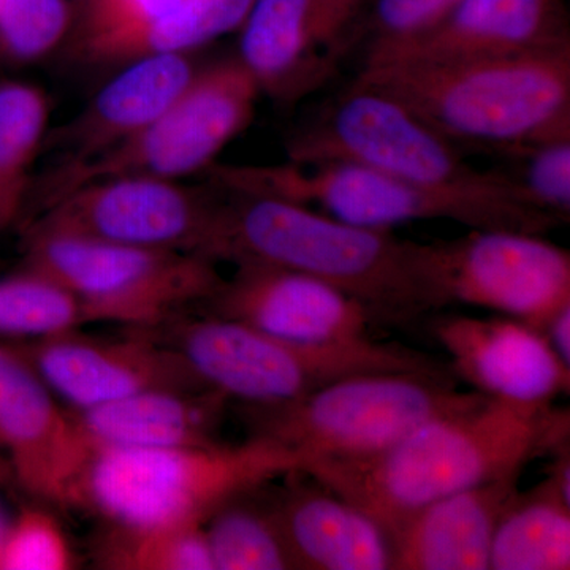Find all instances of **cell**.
Here are the masks:
<instances>
[{"instance_id": "15", "label": "cell", "mask_w": 570, "mask_h": 570, "mask_svg": "<svg viewBox=\"0 0 570 570\" xmlns=\"http://www.w3.org/2000/svg\"><path fill=\"white\" fill-rule=\"evenodd\" d=\"M56 396L75 411L149 390L209 392L183 355L149 332L97 340L78 330L14 347Z\"/></svg>"}, {"instance_id": "3", "label": "cell", "mask_w": 570, "mask_h": 570, "mask_svg": "<svg viewBox=\"0 0 570 570\" xmlns=\"http://www.w3.org/2000/svg\"><path fill=\"white\" fill-rule=\"evenodd\" d=\"M292 163L351 160L449 202L469 228L546 235L564 224L504 170H479L463 149L396 97L354 80L288 135Z\"/></svg>"}, {"instance_id": "35", "label": "cell", "mask_w": 570, "mask_h": 570, "mask_svg": "<svg viewBox=\"0 0 570 570\" xmlns=\"http://www.w3.org/2000/svg\"><path fill=\"white\" fill-rule=\"evenodd\" d=\"M7 524L3 521L2 515H0V547H2L3 538H6Z\"/></svg>"}, {"instance_id": "28", "label": "cell", "mask_w": 570, "mask_h": 570, "mask_svg": "<svg viewBox=\"0 0 570 570\" xmlns=\"http://www.w3.org/2000/svg\"><path fill=\"white\" fill-rule=\"evenodd\" d=\"M85 324L77 299L47 277L24 269L0 277V336L32 341Z\"/></svg>"}, {"instance_id": "17", "label": "cell", "mask_w": 570, "mask_h": 570, "mask_svg": "<svg viewBox=\"0 0 570 570\" xmlns=\"http://www.w3.org/2000/svg\"><path fill=\"white\" fill-rule=\"evenodd\" d=\"M433 333L450 356L453 374L490 400L553 406L569 393L570 367L535 326L505 316L452 314L438 317Z\"/></svg>"}, {"instance_id": "34", "label": "cell", "mask_w": 570, "mask_h": 570, "mask_svg": "<svg viewBox=\"0 0 570 570\" xmlns=\"http://www.w3.org/2000/svg\"><path fill=\"white\" fill-rule=\"evenodd\" d=\"M558 358L570 367V305H566L542 328Z\"/></svg>"}, {"instance_id": "14", "label": "cell", "mask_w": 570, "mask_h": 570, "mask_svg": "<svg viewBox=\"0 0 570 570\" xmlns=\"http://www.w3.org/2000/svg\"><path fill=\"white\" fill-rule=\"evenodd\" d=\"M206 175L232 189L276 195L356 227L392 230L419 220L464 225L449 202L351 160H288L269 167L216 164Z\"/></svg>"}, {"instance_id": "4", "label": "cell", "mask_w": 570, "mask_h": 570, "mask_svg": "<svg viewBox=\"0 0 570 570\" xmlns=\"http://www.w3.org/2000/svg\"><path fill=\"white\" fill-rule=\"evenodd\" d=\"M355 80L396 97L463 146L508 154L570 137V47L449 62H363Z\"/></svg>"}, {"instance_id": "18", "label": "cell", "mask_w": 570, "mask_h": 570, "mask_svg": "<svg viewBox=\"0 0 570 570\" xmlns=\"http://www.w3.org/2000/svg\"><path fill=\"white\" fill-rule=\"evenodd\" d=\"M570 47L566 0H463L415 39L363 51V62H449Z\"/></svg>"}, {"instance_id": "13", "label": "cell", "mask_w": 570, "mask_h": 570, "mask_svg": "<svg viewBox=\"0 0 570 570\" xmlns=\"http://www.w3.org/2000/svg\"><path fill=\"white\" fill-rule=\"evenodd\" d=\"M14 347L0 344V453L29 497L52 508H80L96 449L73 412Z\"/></svg>"}, {"instance_id": "10", "label": "cell", "mask_w": 570, "mask_h": 570, "mask_svg": "<svg viewBox=\"0 0 570 570\" xmlns=\"http://www.w3.org/2000/svg\"><path fill=\"white\" fill-rule=\"evenodd\" d=\"M220 206L223 189L212 178L193 186L174 179L124 176L71 190L22 225V232L212 258Z\"/></svg>"}, {"instance_id": "2", "label": "cell", "mask_w": 570, "mask_h": 570, "mask_svg": "<svg viewBox=\"0 0 570 570\" xmlns=\"http://www.w3.org/2000/svg\"><path fill=\"white\" fill-rule=\"evenodd\" d=\"M219 187L223 206L212 247L217 264H264L316 277L384 325L412 324L448 307L434 284L428 243L341 223L276 195Z\"/></svg>"}, {"instance_id": "24", "label": "cell", "mask_w": 570, "mask_h": 570, "mask_svg": "<svg viewBox=\"0 0 570 570\" xmlns=\"http://www.w3.org/2000/svg\"><path fill=\"white\" fill-rule=\"evenodd\" d=\"M490 569H570V463L551 461L547 478L515 494L491 543Z\"/></svg>"}, {"instance_id": "9", "label": "cell", "mask_w": 570, "mask_h": 570, "mask_svg": "<svg viewBox=\"0 0 570 570\" xmlns=\"http://www.w3.org/2000/svg\"><path fill=\"white\" fill-rule=\"evenodd\" d=\"M262 92L238 56L200 63L174 102L145 129L91 163L33 178L26 225L63 195L108 178L181 179L206 174L253 122Z\"/></svg>"}, {"instance_id": "25", "label": "cell", "mask_w": 570, "mask_h": 570, "mask_svg": "<svg viewBox=\"0 0 570 570\" xmlns=\"http://www.w3.org/2000/svg\"><path fill=\"white\" fill-rule=\"evenodd\" d=\"M48 129L47 94L29 82H0V236L22 223Z\"/></svg>"}, {"instance_id": "5", "label": "cell", "mask_w": 570, "mask_h": 570, "mask_svg": "<svg viewBox=\"0 0 570 570\" xmlns=\"http://www.w3.org/2000/svg\"><path fill=\"white\" fill-rule=\"evenodd\" d=\"M149 333L175 347L206 390L246 406L288 403L358 374L455 379L452 367L433 356L371 336L337 344H299L209 314L179 317Z\"/></svg>"}, {"instance_id": "30", "label": "cell", "mask_w": 570, "mask_h": 570, "mask_svg": "<svg viewBox=\"0 0 570 570\" xmlns=\"http://www.w3.org/2000/svg\"><path fill=\"white\" fill-rule=\"evenodd\" d=\"M512 160L510 176L531 204L568 223L570 217V137L535 142L502 154Z\"/></svg>"}, {"instance_id": "6", "label": "cell", "mask_w": 570, "mask_h": 570, "mask_svg": "<svg viewBox=\"0 0 570 570\" xmlns=\"http://www.w3.org/2000/svg\"><path fill=\"white\" fill-rule=\"evenodd\" d=\"M303 464L298 453L257 436L236 445L97 449L80 508L111 527H204L225 502Z\"/></svg>"}, {"instance_id": "23", "label": "cell", "mask_w": 570, "mask_h": 570, "mask_svg": "<svg viewBox=\"0 0 570 570\" xmlns=\"http://www.w3.org/2000/svg\"><path fill=\"white\" fill-rule=\"evenodd\" d=\"M255 0H181L151 21L105 33L62 50L88 67H122L154 56L193 55L228 33H238Z\"/></svg>"}, {"instance_id": "16", "label": "cell", "mask_w": 570, "mask_h": 570, "mask_svg": "<svg viewBox=\"0 0 570 570\" xmlns=\"http://www.w3.org/2000/svg\"><path fill=\"white\" fill-rule=\"evenodd\" d=\"M200 309L299 344L362 340L376 324L362 303L333 285L264 264H236Z\"/></svg>"}, {"instance_id": "31", "label": "cell", "mask_w": 570, "mask_h": 570, "mask_svg": "<svg viewBox=\"0 0 570 570\" xmlns=\"http://www.w3.org/2000/svg\"><path fill=\"white\" fill-rule=\"evenodd\" d=\"M77 558L66 531L41 508L22 510L7 527L0 547V570H70Z\"/></svg>"}, {"instance_id": "11", "label": "cell", "mask_w": 570, "mask_h": 570, "mask_svg": "<svg viewBox=\"0 0 570 570\" xmlns=\"http://www.w3.org/2000/svg\"><path fill=\"white\" fill-rule=\"evenodd\" d=\"M430 245L431 272L445 306L494 311L542 330L570 305V254L543 235L471 228Z\"/></svg>"}, {"instance_id": "19", "label": "cell", "mask_w": 570, "mask_h": 570, "mask_svg": "<svg viewBox=\"0 0 570 570\" xmlns=\"http://www.w3.org/2000/svg\"><path fill=\"white\" fill-rule=\"evenodd\" d=\"M200 63L190 55L154 56L119 67L118 73L69 121L48 129L43 174L80 167L145 129L186 88Z\"/></svg>"}, {"instance_id": "36", "label": "cell", "mask_w": 570, "mask_h": 570, "mask_svg": "<svg viewBox=\"0 0 570 570\" xmlns=\"http://www.w3.org/2000/svg\"><path fill=\"white\" fill-rule=\"evenodd\" d=\"M2 2H3V0H0V7H2Z\"/></svg>"}, {"instance_id": "8", "label": "cell", "mask_w": 570, "mask_h": 570, "mask_svg": "<svg viewBox=\"0 0 570 570\" xmlns=\"http://www.w3.org/2000/svg\"><path fill=\"white\" fill-rule=\"evenodd\" d=\"M22 245L21 269L69 292L86 324L154 332L200 309L224 281L217 262L200 254L36 232H24Z\"/></svg>"}, {"instance_id": "33", "label": "cell", "mask_w": 570, "mask_h": 570, "mask_svg": "<svg viewBox=\"0 0 570 570\" xmlns=\"http://www.w3.org/2000/svg\"><path fill=\"white\" fill-rule=\"evenodd\" d=\"M181 0H71L73 26L62 50L151 21Z\"/></svg>"}, {"instance_id": "29", "label": "cell", "mask_w": 570, "mask_h": 570, "mask_svg": "<svg viewBox=\"0 0 570 570\" xmlns=\"http://www.w3.org/2000/svg\"><path fill=\"white\" fill-rule=\"evenodd\" d=\"M73 26L71 0H3L0 7V59L39 61L61 50Z\"/></svg>"}, {"instance_id": "20", "label": "cell", "mask_w": 570, "mask_h": 570, "mask_svg": "<svg viewBox=\"0 0 570 570\" xmlns=\"http://www.w3.org/2000/svg\"><path fill=\"white\" fill-rule=\"evenodd\" d=\"M284 479L269 493L296 569H392V546L376 520L305 472Z\"/></svg>"}, {"instance_id": "27", "label": "cell", "mask_w": 570, "mask_h": 570, "mask_svg": "<svg viewBox=\"0 0 570 570\" xmlns=\"http://www.w3.org/2000/svg\"><path fill=\"white\" fill-rule=\"evenodd\" d=\"M107 527L94 546L97 568L214 570L204 527Z\"/></svg>"}, {"instance_id": "12", "label": "cell", "mask_w": 570, "mask_h": 570, "mask_svg": "<svg viewBox=\"0 0 570 570\" xmlns=\"http://www.w3.org/2000/svg\"><path fill=\"white\" fill-rule=\"evenodd\" d=\"M371 0H255L235 55L284 107L321 91L365 43Z\"/></svg>"}, {"instance_id": "22", "label": "cell", "mask_w": 570, "mask_h": 570, "mask_svg": "<svg viewBox=\"0 0 570 570\" xmlns=\"http://www.w3.org/2000/svg\"><path fill=\"white\" fill-rule=\"evenodd\" d=\"M227 403L216 392L149 390L73 414L96 450L200 448L220 442Z\"/></svg>"}, {"instance_id": "21", "label": "cell", "mask_w": 570, "mask_h": 570, "mask_svg": "<svg viewBox=\"0 0 570 570\" xmlns=\"http://www.w3.org/2000/svg\"><path fill=\"white\" fill-rule=\"evenodd\" d=\"M521 472L438 499L390 532L392 569L487 570L502 513L519 493Z\"/></svg>"}, {"instance_id": "7", "label": "cell", "mask_w": 570, "mask_h": 570, "mask_svg": "<svg viewBox=\"0 0 570 570\" xmlns=\"http://www.w3.org/2000/svg\"><path fill=\"white\" fill-rule=\"evenodd\" d=\"M485 395L461 392L455 379L367 373L341 379L298 400L239 404L249 436L305 459H362L392 448L431 420L478 406ZM303 464V466H305Z\"/></svg>"}, {"instance_id": "32", "label": "cell", "mask_w": 570, "mask_h": 570, "mask_svg": "<svg viewBox=\"0 0 570 570\" xmlns=\"http://www.w3.org/2000/svg\"><path fill=\"white\" fill-rule=\"evenodd\" d=\"M461 2L463 0H371L363 47L371 50L415 39L449 17Z\"/></svg>"}, {"instance_id": "26", "label": "cell", "mask_w": 570, "mask_h": 570, "mask_svg": "<svg viewBox=\"0 0 570 570\" xmlns=\"http://www.w3.org/2000/svg\"><path fill=\"white\" fill-rule=\"evenodd\" d=\"M275 482V480H273ZM269 485L225 502L204 524L214 570H294Z\"/></svg>"}, {"instance_id": "1", "label": "cell", "mask_w": 570, "mask_h": 570, "mask_svg": "<svg viewBox=\"0 0 570 570\" xmlns=\"http://www.w3.org/2000/svg\"><path fill=\"white\" fill-rule=\"evenodd\" d=\"M569 441V412L487 397L431 420L362 459H314L302 472L377 521L384 531L438 499L521 472Z\"/></svg>"}]
</instances>
